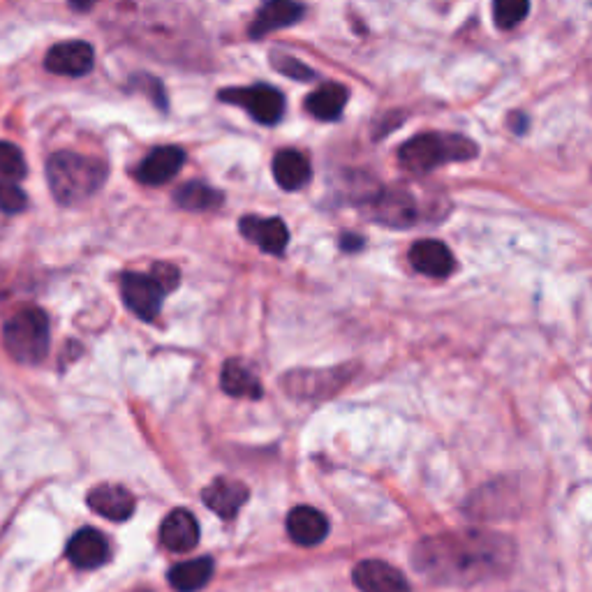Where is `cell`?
<instances>
[{
	"label": "cell",
	"mask_w": 592,
	"mask_h": 592,
	"mask_svg": "<svg viewBox=\"0 0 592 592\" xmlns=\"http://www.w3.org/2000/svg\"><path fill=\"white\" fill-rule=\"evenodd\" d=\"M417 572L440 586L468 588L512 572L516 544L495 530H454L426 537L412 553Z\"/></svg>",
	"instance_id": "cell-1"
},
{
	"label": "cell",
	"mask_w": 592,
	"mask_h": 592,
	"mask_svg": "<svg viewBox=\"0 0 592 592\" xmlns=\"http://www.w3.org/2000/svg\"><path fill=\"white\" fill-rule=\"evenodd\" d=\"M47 179L58 202L68 206L81 204L105 185L107 165L98 158L61 151L49 158Z\"/></svg>",
	"instance_id": "cell-2"
},
{
	"label": "cell",
	"mask_w": 592,
	"mask_h": 592,
	"mask_svg": "<svg viewBox=\"0 0 592 592\" xmlns=\"http://www.w3.org/2000/svg\"><path fill=\"white\" fill-rule=\"evenodd\" d=\"M7 354L24 366H37L49 352V320L40 308H24L3 329Z\"/></svg>",
	"instance_id": "cell-3"
},
{
	"label": "cell",
	"mask_w": 592,
	"mask_h": 592,
	"mask_svg": "<svg viewBox=\"0 0 592 592\" xmlns=\"http://www.w3.org/2000/svg\"><path fill=\"white\" fill-rule=\"evenodd\" d=\"M220 100L234 102L248 111L257 123L273 125L285 114V98L278 88L273 86H246V88H225L220 91Z\"/></svg>",
	"instance_id": "cell-4"
},
{
	"label": "cell",
	"mask_w": 592,
	"mask_h": 592,
	"mask_svg": "<svg viewBox=\"0 0 592 592\" xmlns=\"http://www.w3.org/2000/svg\"><path fill=\"white\" fill-rule=\"evenodd\" d=\"M121 294L125 306L132 313L146 322H153L160 313L167 290L160 285V280L153 273H123Z\"/></svg>",
	"instance_id": "cell-5"
},
{
	"label": "cell",
	"mask_w": 592,
	"mask_h": 592,
	"mask_svg": "<svg viewBox=\"0 0 592 592\" xmlns=\"http://www.w3.org/2000/svg\"><path fill=\"white\" fill-rule=\"evenodd\" d=\"M398 160L405 169L414 174L431 172L440 162L449 160L447 155V137L440 135H417L410 142H405L398 151Z\"/></svg>",
	"instance_id": "cell-6"
},
{
	"label": "cell",
	"mask_w": 592,
	"mask_h": 592,
	"mask_svg": "<svg viewBox=\"0 0 592 592\" xmlns=\"http://www.w3.org/2000/svg\"><path fill=\"white\" fill-rule=\"evenodd\" d=\"M93 63V47L81 40L56 44V47L47 51V58H44V68L54 74H63V77H84V74L93 70Z\"/></svg>",
	"instance_id": "cell-7"
},
{
	"label": "cell",
	"mask_w": 592,
	"mask_h": 592,
	"mask_svg": "<svg viewBox=\"0 0 592 592\" xmlns=\"http://www.w3.org/2000/svg\"><path fill=\"white\" fill-rule=\"evenodd\" d=\"M352 579L361 592H412L401 569L382 560L359 562Z\"/></svg>",
	"instance_id": "cell-8"
},
{
	"label": "cell",
	"mask_w": 592,
	"mask_h": 592,
	"mask_svg": "<svg viewBox=\"0 0 592 592\" xmlns=\"http://www.w3.org/2000/svg\"><path fill=\"white\" fill-rule=\"evenodd\" d=\"M241 234L246 236L250 243H255L269 255H283L287 243H290V232L287 225L280 218H257L246 216L239 222Z\"/></svg>",
	"instance_id": "cell-9"
},
{
	"label": "cell",
	"mask_w": 592,
	"mask_h": 592,
	"mask_svg": "<svg viewBox=\"0 0 592 592\" xmlns=\"http://www.w3.org/2000/svg\"><path fill=\"white\" fill-rule=\"evenodd\" d=\"M185 153L179 146H158L137 167V179L144 185H162L181 172Z\"/></svg>",
	"instance_id": "cell-10"
},
{
	"label": "cell",
	"mask_w": 592,
	"mask_h": 592,
	"mask_svg": "<svg viewBox=\"0 0 592 592\" xmlns=\"http://www.w3.org/2000/svg\"><path fill=\"white\" fill-rule=\"evenodd\" d=\"M88 507L107 521H128L135 514V495L118 484H102L88 493Z\"/></svg>",
	"instance_id": "cell-11"
},
{
	"label": "cell",
	"mask_w": 592,
	"mask_h": 592,
	"mask_svg": "<svg viewBox=\"0 0 592 592\" xmlns=\"http://www.w3.org/2000/svg\"><path fill=\"white\" fill-rule=\"evenodd\" d=\"M65 555H68V560L72 562L74 567L95 569V567L105 565L111 551H109L107 537L102 535V532L93 530V528H84L70 539L68 549H65Z\"/></svg>",
	"instance_id": "cell-12"
},
{
	"label": "cell",
	"mask_w": 592,
	"mask_h": 592,
	"mask_svg": "<svg viewBox=\"0 0 592 592\" xmlns=\"http://www.w3.org/2000/svg\"><path fill=\"white\" fill-rule=\"evenodd\" d=\"M303 17V5L296 0H264V5L259 7L257 17L250 26V37L259 40L266 33L280 31V28L294 26L296 21Z\"/></svg>",
	"instance_id": "cell-13"
},
{
	"label": "cell",
	"mask_w": 592,
	"mask_h": 592,
	"mask_svg": "<svg viewBox=\"0 0 592 592\" xmlns=\"http://www.w3.org/2000/svg\"><path fill=\"white\" fill-rule=\"evenodd\" d=\"M248 498H250L248 486L241 484V481L227 479V477L216 479L213 484L206 486L204 493H202L204 505L222 518L236 516V512L246 505Z\"/></svg>",
	"instance_id": "cell-14"
},
{
	"label": "cell",
	"mask_w": 592,
	"mask_h": 592,
	"mask_svg": "<svg viewBox=\"0 0 592 592\" xmlns=\"http://www.w3.org/2000/svg\"><path fill=\"white\" fill-rule=\"evenodd\" d=\"M410 262L414 269L428 278H447L456 266L451 250L444 243L433 239L414 243L410 250Z\"/></svg>",
	"instance_id": "cell-15"
},
{
	"label": "cell",
	"mask_w": 592,
	"mask_h": 592,
	"mask_svg": "<svg viewBox=\"0 0 592 592\" xmlns=\"http://www.w3.org/2000/svg\"><path fill=\"white\" fill-rule=\"evenodd\" d=\"M160 542L165 549L185 553L192 551L199 542V525L195 516L185 509H174L160 525Z\"/></svg>",
	"instance_id": "cell-16"
},
{
	"label": "cell",
	"mask_w": 592,
	"mask_h": 592,
	"mask_svg": "<svg viewBox=\"0 0 592 592\" xmlns=\"http://www.w3.org/2000/svg\"><path fill=\"white\" fill-rule=\"evenodd\" d=\"M287 532L294 544L317 546L329 535V521L313 507H294L287 516Z\"/></svg>",
	"instance_id": "cell-17"
},
{
	"label": "cell",
	"mask_w": 592,
	"mask_h": 592,
	"mask_svg": "<svg viewBox=\"0 0 592 592\" xmlns=\"http://www.w3.org/2000/svg\"><path fill=\"white\" fill-rule=\"evenodd\" d=\"M273 176L283 190H299L310 181V162L294 148H283L273 158Z\"/></svg>",
	"instance_id": "cell-18"
},
{
	"label": "cell",
	"mask_w": 592,
	"mask_h": 592,
	"mask_svg": "<svg viewBox=\"0 0 592 592\" xmlns=\"http://www.w3.org/2000/svg\"><path fill=\"white\" fill-rule=\"evenodd\" d=\"M347 88L340 84H324L315 93L308 95L306 109L313 114L317 121H336L343 114L347 105Z\"/></svg>",
	"instance_id": "cell-19"
},
{
	"label": "cell",
	"mask_w": 592,
	"mask_h": 592,
	"mask_svg": "<svg viewBox=\"0 0 592 592\" xmlns=\"http://www.w3.org/2000/svg\"><path fill=\"white\" fill-rule=\"evenodd\" d=\"M213 569H216V565H213L211 558L181 562V565L169 569V583L179 592H197L211 581Z\"/></svg>",
	"instance_id": "cell-20"
},
{
	"label": "cell",
	"mask_w": 592,
	"mask_h": 592,
	"mask_svg": "<svg viewBox=\"0 0 592 592\" xmlns=\"http://www.w3.org/2000/svg\"><path fill=\"white\" fill-rule=\"evenodd\" d=\"M220 384L229 396H246V398H259L262 396V384L255 377L253 370L243 366L239 359H229L225 368H222Z\"/></svg>",
	"instance_id": "cell-21"
},
{
	"label": "cell",
	"mask_w": 592,
	"mask_h": 592,
	"mask_svg": "<svg viewBox=\"0 0 592 592\" xmlns=\"http://www.w3.org/2000/svg\"><path fill=\"white\" fill-rule=\"evenodd\" d=\"M174 199L176 204L185 211H211V209H218L222 204V192L213 190L211 185L206 183L190 181L176 190Z\"/></svg>",
	"instance_id": "cell-22"
},
{
	"label": "cell",
	"mask_w": 592,
	"mask_h": 592,
	"mask_svg": "<svg viewBox=\"0 0 592 592\" xmlns=\"http://www.w3.org/2000/svg\"><path fill=\"white\" fill-rule=\"evenodd\" d=\"M377 220L391 227L412 225L414 220V204L405 192H387L377 199Z\"/></svg>",
	"instance_id": "cell-23"
},
{
	"label": "cell",
	"mask_w": 592,
	"mask_h": 592,
	"mask_svg": "<svg viewBox=\"0 0 592 592\" xmlns=\"http://www.w3.org/2000/svg\"><path fill=\"white\" fill-rule=\"evenodd\" d=\"M530 0H493V19L500 28H514L528 17Z\"/></svg>",
	"instance_id": "cell-24"
},
{
	"label": "cell",
	"mask_w": 592,
	"mask_h": 592,
	"mask_svg": "<svg viewBox=\"0 0 592 592\" xmlns=\"http://www.w3.org/2000/svg\"><path fill=\"white\" fill-rule=\"evenodd\" d=\"M0 176L17 181L26 176V160L24 153L10 142H0Z\"/></svg>",
	"instance_id": "cell-25"
},
{
	"label": "cell",
	"mask_w": 592,
	"mask_h": 592,
	"mask_svg": "<svg viewBox=\"0 0 592 592\" xmlns=\"http://www.w3.org/2000/svg\"><path fill=\"white\" fill-rule=\"evenodd\" d=\"M28 199L19 185H14L10 179L0 181V209L5 213H19L24 211Z\"/></svg>",
	"instance_id": "cell-26"
},
{
	"label": "cell",
	"mask_w": 592,
	"mask_h": 592,
	"mask_svg": "<svg viewBox=\"0 0 592 592\" xmlns=\"http://www.w3.org/2000/svg\"><path fill=\"white\" fill-rule=\"evenodd\" d=\"M271 63H273V68H276L278 72H283V74H287V77H292V79H296V81H310V79H315V72L308 68L306 63H301V61H296L294 56H273L271 58Z\"/></svg>",
	"instance_id": "cell-27"
},
{
	"label": "cell",
	"mask_w": 592,
	"mask_h": 592,
	"mask_svg": "<svg viewBox=\"0 0 592 592\" xmlns=\"http://www.w3.org/2000/svg\"><path fill=\"white\" fill-rule=\"evenodd\" d=\"M151 273L160 280V285L165 287L167 292H172L174 287L179 285V269H176V266H172V264H155Z\"/></svg>",
	"instance_id": "cell-28"
},
{
	"label": "cell",
	"mask_w": 592,
	"mask_h": 592,
	"mask_svg": "<svg viewBox=\"0 0 592 592\" xmlns=\"http://www.w3.org/2000/svg\"><path fill=\"white\" fill-rule=\"evenodd\" d=\"M95 3H100V0H70L74 10H88V7H93Z\"/></svg>",
	"instance_id": "cell-29"
},
{
	"label": "cell",
	"mask_w": 592,
	"mask_h": 592,
	"mask_svg": "<svg viewBox=\"0 0 592 592\" xmlns=\"http://www.w3.org/2000/svg\"><path fill=\"white\" fill-rule=\"evenodd\" d=\"M361 246V239H357V236H345L343 239V248H359Z\"/></svg>",
	"instance_id": "cell-30"
},
{
	"label": "cell",
	"mask_w": 592,
	"mask_h": 592,
	"mask_svg": "<svg viewBox=\"0 0 592 592\" xmlns=\"http://www.w3.org/2000/svg\"><path fill=\"white\" fill-rule=\"evenodd\" d=\"M139 592H151V590H139Z\"/></svg>",
	"instance_id": "cell-31"
}]
</instances>
